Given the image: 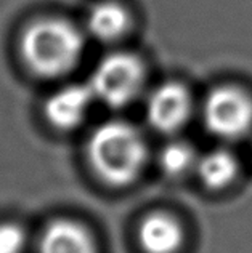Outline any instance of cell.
<instances>
[{
    "mask_svg": "<svg viewBox=\"0 0 252 253\" xmlns=\"http://www.w3.org/2000/svg\"><path fill=\"white\" fill-rule=\"evenodd\" d=\"M84 50V37L63 18H41L24 29L19 51L23 61L37 76L58 77L77 64Z\"/></svg>",
    "mask_w": 252,
    "mask_h": 253,
    "instance_id": "cell-1",
    "label": "cell"
},
{
    "mask_svg": "<svg viewBox=\"0 0 252 253\" xmlns=\"http://www.w3.org/2000/svg\"><path fill=\"white\" fill-rule=\"evenodd\" d=\"M94 171L111 186H125L140 175L148 157L147 141L134 125L111 121L100 125L89 139Z\"/></svg>",
    "mask_w": 252,
    "mask_h": 253,
    "instance_id": "cell-2",
    "label": "cell"
},
{
    "mask_svg": "<svg viewBox=\"0 0 252 253\" xmlns=\"http://www.w3.org/2000/svg\"><path fill=\"white\" fill-rule=\"evenodd\" d=\"M145 81V68L134 53L116 51L97 64L89 86L94 98L109 108H122L138 96Z\"/></svg>",
    "mask_w": 252,
    "mask_h": 253,
    "instance_id": "cell-3",
    "label": "cell"
},
{
    "mask_svg": "<svg viewBox=\"0 0 252 253\" xmlns=\"http://www.w3.org/2000/svg\"><path fill=\"white\" fill-rule=\"evenodd\" d=\"M204 125L212 135L238 139L252 130V96L238 86L223 85L205 98Z\"/></svg>",
    "mask_w": 252,
    "mask_h": 253,
    "instance_id": "cell-4",
    "label": "cell"
},
{
    "mask_svg": "<svg viewBox=\"0 0 252 253\" xmlns=\"http://www.w3.org/2000/svg\"><path fill=\"white\" fill-rule=\"evenodd\" d=\"M191 108L190 91L178 82H165L150 95L147 119L154 130L172 133L187 124Z\"/></svg>",
    "mask_w": 252,
    "mask_h": 253,
    "instance_id": "cell-5",
    "label": "cell"
},
{
    "mask_svg": "<svg viewBox=\"0 0 252 253\" xmlns=\"http://www.w3.org/2000/svg\"><path fill=\"white\" fill-rule=\"evenodd\" d=\"M94 93L87 85H68L55 91L45 103L49 122L61 130L74 128L81 124L90 109Z\"/></svg>",
    "mask_w": 252,
    "mask_h": 253,
    "instance_id": "cell-6",
    "label": "cell"
},
{
    "mask_svg": "<svg viewBox=\"0 0 252 253\" xmlns=\"http://www.w3.org/2000/svg\"><path fill=\"white\" fill-rule=\"evenodd\" d=\"M39 253H97L87 228L71 219H56L45 228Z\"/></svg>",
    "mask_w": 252,
    "mask_h": 253,
    "instance_id": "cell-7",
    "label": "cell"
},
{
    "mask_svg": "<svg viewBox=\"0 0 252 253\" xmlns=\"http://www.w3.org/2000/svg\"><path fill=\"white\" fill-rule=\"evenodd\" d=\"M138 241L147 253H175L183 242V231L174 216L157 211L142 221Z\"/></svg>",
    "mask_w": 252,
    "mask_h": 253,
    "instance_id": "cell-8",
    "label": "cell"
},
{
    "mask_svg": "<svg viewBox=\"0 0 252 253\" xmlns=\"http://www.w3.org/2000/svg\"><path fill=\"white\" fill-rule=\"evenodd\" d=\"M130 18L121 3L104 0L92 6L87 16V29L98 41L109 42L119 39L129 28Z\"/></svg>",
    "mask_w": 252,
    "mask_h": 253,
    "instance_id": "cell-9",
    "label": "cell"
},
{
    "mask_svg": "<svg viewBox=\"0 0 252 253\" xmlns=\"http://www.w3.org/2000/svg\"><path fill=\"white\" fill-rule=\"evenodd\" d=\"M196 170L201 181L210 189H222L238 175V161L231 152L215 149L198 159Z\"/></svg>",
    "mask_w": 252,
    "mask_h": 253,
    "instance_id": "cell-10",
    "label": "cell"
},
{
    "mask_svg": "<svg viewBox=\"0 0 252 253\" xmlns=\"http://www.w3.org/2000/svg\"><path fill=\"white\" fill-rule=\"evenodd\" d=\"M195 149L185 141H174L164 146L159 154V165L169 176H182L196 165Z\"/></svg>",
    "mask_w": 252,
    "mask_h": 253,
    "instance_id": "cell-11",
    "label": "cell"
},
{
    "mask_svg": "<svg viewBox=\"0 0 252 253\" xmlns=\"http://www.w3.org/2000/svg\"><path fill=\"white\" fill-rule=\"evenodd\" d=\"M26 247V232L16 223L0 224V253H23Z\"/></svg>",
    "mask_w": 252,
    "mask_h": 253,
    "instance_id": "cell-12",
    "label": "cell"
}]
</instances>
